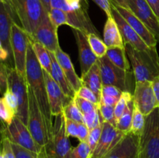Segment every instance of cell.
<instances>
[{
  "label": "cell",
  "mask_w": 159,
  "mask_h": 158,
  "mask_svg": "<svg viewBox=\"0 0 159 158\" xmlns=\"http://www.w3.org/2000/svg\"><path fill=\"white\" fill-rule=\"evenodd\" d=\"M26 79L28 86L32 89L37 99L38 106L43 116V122H44L47 133H48V140H49L53 128L52 115H51V107H50L49 101H48L43 69L36 57L30 39L28 43L27 54H26Z\"/></svg>",
  "instance_id": "6da1fadb"
},
{
  "label": "cell",
  "mask_w": 159,
  "mask_h": 158,
  "mask_svg": "<svg viewBox=\"0 0 159 158\" xmlns=\"http://www.w3.org/2000/svg\"><path fill=\"white\" fill-rule=\"evenodd\" d=\"M7 2L20 26L32 39L38 25L48 14L41 0H8Z\"/></svg>",
  "instance_id": "7a4b0ae2"
},
{
  "label": "cell",
  "mask_w": 159,
  "mask_h": 158,
  "mask_svg": "<svg viewBox=\"0 0 159 158\" xmlns=\"http://www.w3.org/2000/svg\"><path fill=\"white\" fill-rule=\"evenodd\" d=\"M125 50L136 81H152L159 75V56L156 48L141 51L125 44Z\"/></svg>",
  "instance_id": "3957f363"
},
{
  "label": "cell",
  "mask_w": 159,
  "mask_h": 158,
  "mask_svg": "<svg viewBox=\"0 0 159 158\" xmlns=\"http://www.w3.org/2000/svg\"><path fill=\"white\" fill-rule=\"evenodd\" d=\"M138 158H159V106L145 116L139 138Z\"/></svg>",
  "instance_id": "277c9868"
},
{
  "label": "cell",
  "mask_w": 159,
  "mask_h": 158,
  "mask_svg": "<svg viewBox=\"0 0 159 158\" xmlns=\"http://www.w3.org/2000/svg\"><path fill=\"white\" fill-rule=\"evenodd\" d=\"M102 85H113L122 91L134 94L135 80L133 71H125L113 64L107 56L98 59Z\"/></svg>",
  "instance_id": "5b68a950"
},
{
  "label": "cell",
  "mask_w": 159,
  "mask_h": 158,
  "mask_svg": "<svg viewBox=\"0 0 159 158\" xmlns=\"http://www.w3.org/2000/svg\"><path fill=\"white\" fill-rule=\"evenodd\" d=\"M72 149L65 128L63 112L55 116L49 140L42 148V151L51 158H66Z\"/></svg>",
  "instance_id": "8992f818"
},
{
  "label": "cell",
  "mask_w": 159,
  "mask_h": 158,
  "mask_svg": "<svg viewBox=\"0 0 159 158\" xmlns=\"http://www.w3.org/2000/svg\"><path fill=\"white\" fill-rule=\"evenodd\" d=\"M8 88L13 92L18 101L16 117L27 126L29 115V92L26 77L20 75L14 67L8 69Z\"/></svg>",
  "instance_id": "52a82bcc"
},
{
  "label": "cell",
  "mask_w": 159,
  "mask_h": 158,
  "mask_svg": "<svg viewBox=\"0 0 159 158\" xmlns=\"http://www.w3.org/2000/svg\"><path fill=\"white\" fill-rule=\"evenodd\" d=\"M1 134L6 136L11 143L21 146L37 154L41 153L43 147L36 142L28 127L16 116L14 117L9 125L5 123L2 125Z\"/></svg>",
  "instance_id": "ba28073f"
},
{
  "label": "cell",
  "mask_w": 159,
  "mask_h": 158,
  "mask_svg": "<svg viewBox=\"0 0 159 158\" xmlns=\"http://www.w3.org/2000/svg\"><path fill=\"white\" fill-rule=\"evenodd\" d=\"M30 37L24 29L16 22L11 29V48L12 52V60L14 68L17 72L26 77V54Z\"/></svg>",
  "instance_id": "9c48e42d"
},
{
  "label": "cell",
  "mask_w": 159,
  "mask_h": 158,
  "mask_svg": "<svg viewBox=\"0 0 159 158\" xmlns=\"http://www.w3.org/2000/svg\"><path fill=\"white\" fill-rule=\"evenodd\" d=\"M29 92V115L27 127L36 142L43 147L48 142V136L43 116L32 89L28 86Z\"/></svg>",
  "instance_id": "30bf717a"
},
{
  "label": "cell",
  "mask_w": 159,
  "mask_h": 158,
  "mask_svg": "<svg viewBox=\"0 0 159 158\" xmlns=\"http://www.w3.org/2000/svg\"><path fill=\"white\" fill-rule=\"evenodd\" d=\"M126 134L112 124L103 121L100 139L89 158H105Z\"/></svg>",
  "instance_id": "8fae6325"
},
{
  "label": "cell",
  "mask_w": 159,
  "mask_h": 158,
  "mask_svg": "<svg viewBox=\"0 0 159 158\" xmlns=\"http://www.w3.org/2000/svg\"><path fill=\"white\" fill-rule=\"evenodd\" d=\"M133 96L134 102L144 116L158 107L152 81H136Z\"/></svg>",
  "instance_id": "7c38bea8"
},
{
  "label": "cell",
  "mask_w": 159,
  "mask_h": 158,
  "mask_svg": "<svg viewBox=\"0 0 159 158\" xmlns=\"http://www.w3.org/2000/svg\"><path fill=\"white\" fill-rule=\"evenodd\" d=\"M30 40L41 43L47 50L54 54L60 48L57 29L51 23L48 14L38 25Z\"/></svg>",
  "instance_id": "4fadbf2b"
},
{
  "label": "cell",
  "mask_w": 159,
  "mask_h": 158,
  "mask_svg": "<svg viewBox=\"0 0 159 158\" xmlns=\"http://www.w3.org/2000/svg\"><path fill=\"white\" fill-rule=\"evenodd\" d=\"M129 9L144 23L159 43V20L146 0H127Z\"/></svg>",
  "instance_id": "5bb4252c"
},
{
  "label": "cell",
  "mask_w": 159,
  "mask_h": 158,
  "mask_svg": "<svg viewBox=\"0 0 159 158\" xmlns=\"http://www.w3.org/2000/svg\"><path fill=\"white\" fill-rule=\"evenodd\" d=\"M111 2V0H110ZM111 12L112 16L116 21L118 27H119L120 33L122 35L123 40L125 44H129L134 49L138 50L145 51L152 49L149 47L145 42L139 37L138 33L133 29V28L127 23L124 19V17L120 15L117 9H116L113 3L111 2Z\"/></svg>",
  "instance_id": "9a60e30c"
},
{
  "label": "cell",
  "mask_w": 159,
  "mask_h": 158,
  "mask_svg": "<svg viewBox=\"0 0 159 158\" xmlns=\"http://www.w3.org/2000/svg\"><path fill=\"white\" fill-rule=\"evenodd\" d=\"M43 74L45 84H46L51 115L52 116H58L63 112L64 107L71 99H69L65 95V93L62 91L61 88L54 81L49 73L43 70Z\"/></svg>",
  "instance_id": "2e32d148"
},
{
  "label": "cell",
  "mask_w": 159,
  "mask_h": 158,
  "mask_svg": "<svg viewBox=\"0 0 159 158\" xmlns=\"http://www.w3.org/2000/svg\"><path fill=\"white\" fill-rule=\"evenodd\" d=\"M112 2L113 3L116 9L120 13V15L124 17V20L133 28L134 30L139 35V37L145 42L146 44L150 48H156L158 42L155 39V36L149 30L148 28L144 25V23H143V22L141 21L130 9L121 7V6L115 4L113 2Z\"/></svg>",
  "instance_id": "e0dca14e"
},
{
  "label": "cell",
  "mask_w": 159,
  "mask_h": 158,
  "mask_svg": "<svg viewBox=\"0 0 159 158\" xmlns=\"http://www.w3.org/2000/svg\"><path fill=\"white\" fill-rule=\"evenodd\" d=\"M73 33L79 50L81 71L82 74H84L98 61V57L90 47L86 34L77 29H73Z\"/></svg>",
  "instance_id": "ac0fdd59"
},
{
  "label": "cell",
  "mask_w": 159,
  "mask_h": 158,
  "mask_svg": "<svg viewBox=\"0 0 159 158\" xmlns=\"http://www.w3.org/2000/svg\"><path fill=\"white\" fill-rule=\"evenodd\" d=\"M139 136L128 133L105 158H138Z\"/></svg>",
  "instance_id": "d6986e66"
},
{
  "label": "cell",
  "mask_w": 159,
  "mask_h": 158,
  "mask_svg": "<svg viewBox=\"0 0 159 158\" xmlns=\"http://www.w3.org/2000/svg\"><path fill=\"white\" fill-rule=\"evenodd\" d=\"M14 15L9 3L0 2V41L5 49L9 52L11 58H12V52L11 48V29L14 23Z\"/></svg>",
  "instance_id": "ffe728a7"
},
{
  "label": "cell",
  "mask_w": 159,
  "mask_h": 158,
  "mask_svg": "<svg viewBox=\"0 0 159 158\" xmlns=\"http://www.w3.org/2000/svg\"><path fill=\"white\" fill-rule=\"evenodd\" d=\"M68 16V26L73 29L82 31L85 34L94 33L99 36V31L92 23L87 12V7L78 10H71L66 12Z\"/></svg>",
  "instance_id": "44dd1931"
},
{
  "label": "cell",
  "mask_w": 159,
  "mask_h": 158,
  "mask_svg": "<svg viewBox=\"0 0 159 158\" xmlns=\"http://www.w3.org/2000/svg\"><path fill=\"white\" fill-rule=\"evenodd\" d=\"M54 55H55L56 59L61 68L67 80L68 81L71 88L76 92L82 86V84L81 77H79V75L76 74L75 71L74 66H73L69 55L65 51L62 50L61 47L58 48V50L54 53Z\"/></svg>",
  "instance_id": "7402d4cb"
},
{
  "label": "cell",
  "mask_w": 159,
  "mask_h": 158,
  "mask_svg": "<svg viewBox=\"0 0 159 158\" xmlns=\"http://www.w3.org/2000/svg\"><path fill=\"white\" fill-rule=\"evenodd\" d=\"M103 41L107 47H119L125 49L119 27L113 16L107 17L103 29Z\"/></svg>",
  "instance_id": "603a6c76"
},
{
  "label": "cell",
  "mask_w": 159,
  "mask_h": 158,
  "mask_svg": "<svg viewBox=\"0 0 159 158\" xmlns=\"http://www.w3.org/2000/svg\"><path fill=\"white\" fill-rule=\"evenodd\" d=\"M82 85H85L87 88L95 93L96 96L101 100L102 89V81L101 77L100 68L98 61L87 71L85 74L81 76Z\"/></svg>",
  "instance_id": "cb8c5ba5"
},
{
  "label": "cell",
  "mask_w": 159,
  "mask_h": 158,
  "mask_svg": "<svg viewBox=\"0 0 159 158\" xmlns=\"http://www.w3.org/2000/svg\"><path fill=\"white\" fill-rule=\"evenodd\" d=\"M50 53H51V60H52V62H51V71L50 74L54 80V81L60 86V88H61L62 91L65 93V95L69 98V99H73L75 95V91L71 88L69 82L67 80L61 68L57 59H56L54 54L51 52Z\"/></svg>",
  "instance_id": "d4e9b609"
},
{
  "label": "cell",
  "mask_w": 159,
  "mask_h": 158,
  "mask_svg": "<svg viewBox=\"0 0 159 158\" xmlns=\"http://www.w3.org/2000/svg\"><path fill=\"white\" fill-rule=\"evenodd\" d=\"M107 58L114 65L125 71H130V66L129 59H127L125 49L119 47H110L107 50Z\"/></svg>",
  "instance_id": "484cf974"
},
{
  "label": "cell",
  "mask_w": 159,
  "mask_h": 158,
  "mask_svg": "<svg viewBox=\"0 0 159 158\" xmlns=\"http://www.w3.org/2000/svg\"><path fill=\"white\" fill-rule=\"evenodd\" d=\"M31 43H32L33 49L35 53L36 57H37L42 69L50 74L51 71V62H52L51 53L41 43L37 41H31Z\"/></svg>",
  "instance_id": "4316f807"
},
{
  "label": "cell",
  "mask_w": 159,
  "mask_h": 158,
  "mask_svg": "<svg viewBox=\"0 0 159 158\" xmlns=\"http://www.w3.org/2000/svg\"><path fill=\"white\" fill-rule=\"evenodd\" d=\"M134 108V102L133 99V100L129 102L122 116L116 122V128L123 133H130V128H131L132 119H133Z\"/></svg>",
  "instance_id": "83f0119b"
},
{
  "label": "cell",
  "mask_w": 159,
  "mask_h": 158,
  "mask_svg": "<svg viewBox=\"0 0 159 158\" xmlns=\"http://www.w3.org/2000/svg\"><path fill=\"white\" fill-rule=\"evenodd\" d=\"M63 114L66 119H71L76 122H84L83 114L78 106L75 97L71 99L63 108Z\"/></svg>",
  "instance_id": "f1b7e54d"
},
{
  "label": "cell",
  "mask_w": 159,
  "mask_h": 158,
  "mask_svg": "<svg viewBox=\"0 0 159 158\" xmlns=\"http://www.w3.org/2000/svg\"><path fill=\"white\" fill-rule=\"evenodd\" d=\"M86 36L89 43L90 45V47L93 50L95 55L98 57V59L105 57L108 47L105 44L103 40H101L99 36L96 35L94 33H89L86 34Z\"/></svg>",
  "instance_id": "f546056e"
},
{
  "label": "cell",
  "mask_w": 159,
  "mask_h": 158,
  "mask_svg": "<svg viewBox=\"0 0 159 158\" xmlns=\"http://www.w3.org/2000/svg\"><path fill=\"white\" fill-rule=\"evenodd\" d=\"M144 124H145V116L142 114V112L140 111L138 106L134 104L133 119H132L131 128H130V133L140 137L141 135L142 134L143 130H144Z\"/></svg>",
  "instance_id": "4dcf8cb0"
},
{
  "label": "cell",
  "mask_w": 159,
  "mask_h": 158,
  "mask_svg": "<svg viewBox=\"0 0 159 158\" xmlns=\"http://www.w3.org/2000/svg\"><path fill=\"white\" fill-rule=\"evenodd\" d=\"M133 99L134 96L131 92H129V91H123L119 101L117 102L116 105H115L114 114L116 122L120 118V116H122V114L124 113L125 108H127L129 102L131 100H133Z\"/></svg>",
  "instance_id": "1f68e13d"
},
{
  "label": "cell",
  "mask_w": 159,
  "mask_h": 158,
  "mask_svg": "<svg viewBox=\"0 0 159 158\" xmlns=\"http://www.w3.org/2000/svg\"><path fill=\"white\" fill-rule=\"evenodd\" d=\"M50 20L51 23L55 26L57 29H58L59 26H63V25H68V16L67 13L65 11L58 9H51L50 12H48Z\"/></svg>",
  "instance_id": "d6a6232c"
},
{
  "label": "cell",
  "mask_w": 159,
  "mask_h": 158,
  "mask_svg": "<svg viewBox=\"0 0 159 158\" xmlns=\"http://www.w3.org/2000/svg\"><path fill=\"white\" fill-rule=\"evenodd\" d=\"M16 116V112L6 102L3 96L0 97V119L3 123L9 125Z\"/></svg>",
  "instance_id": "836d02e7"
},
{
  "label": "cell",
  "mask_w": 159,
  "mask_h": 158,
  "mask_svg": "<svg viewBox=\"0 0 159 158\" xmlns=\"http://www.w3.org/2000/svg\"><path fill=\"white\" fill-rule=\"evenodd\" d=\"M91 150L87 142H79L75 147L72 148L66 158H89Z\"/></svg>",
  "instance_id": "e575fe53"
},
{
  "label": "cell",
  "mask_w": 159,
  "mask_h": 158,
  "mask_svg": "<svg viewBox=\"0 0 159 158\" xmlns=\"http://www.w3.org/2000/svg\"><path fill=\"white\" fill-rule=\"evenodd\" d=\"M114 108L115 106L105 105V104L102 103V102H100L99 105V111L102 120L104 122H109V123L112 124L115 127H116V119H115Z\"/></svg>",
  "instance_id": "d590c367"
},
{
  "label": "cell",
  "mask_w": 159,
  "mask_h": 158,
  "mask_svg": "<svg viewBox=\"0 0 159 158\" xmlns=\"http://www.w3.org/2000/svg\"><path fill=\"white\" fill-rule=\"evenodd\" d=\"M102 122L101 124H99V125H97L96 127L93 128V129L89 130L88 139H87V143H88L89 146L90 150H91V153L94 151L96 146H97L98 142H99V139H100L101 133H102Z\"/></svg>",
  "instance_id": "8d00e7d4"
},
{
  "label": "cell",
  "mask_w": 159,
  "mask_h": 158,
  "mask_svg": "<svg viewBox=\"0 0 159 158\" xmlns=\"http://www.w3.org/2000/svg\"><path fill=\"white\" fill-rule=\"evenodd\" d=\"M75 96L82 98V99H85L87 101H89L95 105H99L100 103V100L99 99V98L95 94V93L92 90H90L85 85H82L80 88L76 91Z\"/></svg>",
  "instance_id": "74e56055"
},
{
  "label": "cell",
  "mask_w": 159,
  "mask_h": 158,
  "mask_svg": "<svg viewBox=\"0 0 159 158\" xmlns=\"http://www.w3.org/2000/svg\"><path fill=\"white\" fill-rule=\"evenodd\" d=\"M12 151L16 158H39V154L34 153L20 145L11 143Z\"/></svg>",
  "instance_id": "f35d334b"
},
{
  "label": "cell",
  "mask_w": 159,
  "mask_h": 158,
  "mask_svg": "<svg viewBox=\"0 0 159 158\" xmlns=\"http://www.w3.org/2000/svg\"><path fill=\"white\" fill-rule=\"evenodd\" d=\"M8 64L0 61V95H3L8 88Z\"/></svg>",
  "instance_id": "ab89813d"
},
{
  "label": "cell",
  "mask_w": 159,
  "mask_h": 158,
  "mask_svg": "<svg viewBox=\"0 0 159 158\" xmlns=\"http://www.w3.org/2000/svg\"><path fill=\"white\" fill-rule=\"evenodd\" d=\"M75 99L76 102H77L78 106L79 107L81 112H82L83 115L88 114V113L92 112L93 111H96V110H97L99 108V105H95V104L89 102V101H87L80 97H77L75 95Z\"/></svg>",
  "instance_id": "60d3db41"
},
{
  "label": "cell",
  "mask_w": 159,
  "mask_h": 158,
  "mask_svg": "<svg viewBox=\"0 0 159 158\" xmlns=\"http://www.w3.org/2000/svg\"><path fill=\"white\" fill-rule=\"evenodd\" d=\"M2 96L5 99V100H6V102H7L8 105L15 112L16 116L17 110H18V101H17L16 97L13 94V92L9 88H7Z\"/></svg>",
  "instance_id": "b9f144b4"
},
{
  "label": "cell",
  "mask_w": 159,
  "mask_h": 158,
  "mask_svg": "<svg viewBox=\"0 0 159 158\" xmlns=\"http://www.w3.org/2000/svg\"><path fill=\"white\" fill-rule=\"evenodd\" d=\"M65 128H66L67 134L68 136H72V137L78 138V133H79V126L78 124L79 122H76L71 119H66L65 117Z\"/></svg>",
  "instance_id": "7bdbcfd3"
},
{
  "label": "cell",
  "mask_w": 159,
  "mask_h": 158,
  "mask_svg": "<svg viewBox=\"0 0 159 158\" xmlns=\"http://www.w3.org/2000/svg\"><path fill=\"white\" fill-rule=\"evenodd\" d=\"M2 135V150L3 154H4V158H16L14 155L13 151H12V146H11V142L6 136Z\"/></svg>",
  "instance_id": "ee69618b"
},
{
  "label": "cell",
  "mask_w": 159,
  "mask_h": 158,
  "mask_svg": "<svg viewBox=\"0 0 159 158\" xmlns=\"http://www.w3.org/2000/svg\"><path fill=\"white\" fill-rule=\"evenodd\" d=\"M122 92V91H120L119 88L113 86V85H102V95H108L113 96V97L120 98Z\"/></svg>",
  "instance_id": "f6af8a7d"
},
{
  "label": "cell",
  "mask_w": 159,
  "mask_h": 158,
  "mask_svg": "<svg viewBox=\"0 0 159 158\" xmlns=\"http://www.w3.org/2000/svg\"><path fill=\"white\" fill-rule=\"evenodd\" d=\"M79 126V133H78V138L79 142H87L88 139L89 129L84 122H80L78 124Z\"/></svg>",
  "instance_id": "bcb514c9"
},
{
  "label": "cell",
  "mask_w": 159,
  "mask_h": 158,
  "mask_svg": "<svg viewBox=\"0 0 159 158\" xmlns=\"http://www.w3.org/2000/svg\"><path fill=\"white\" fill-rule=\"evenodd\" d=\"M102 11L107 14V17L112 16L111 2L110 0H93Z\"/></svg>",
  "instance_id": "7dc6e473"
},
{
  "label": "cell",
  "mask_w": 159,
  "mask_h": 158,
  "mask_svg": "<svg viewBox=\"0 0 159 158\" xmlns=\"http://www.w3.org/2000/svg\"><path fill=\"white\" fill-rule=\"evenodd\" d=\"M71 10H78L83 7H88L87 0H65Z\"/></svg>",
  "instance_id": "c3c4849f"
},
{
  "label": "cell",
  "mask_w": 159,
  "mask_h": 158,
  "mask_svg": "<svg viewBox=\"0 0 159 158\" xmlns=\"http://www.w3.org/2000/svg\"><path fill=\"white\" fill-rule=\"evenodd\" d=\"M51 9L54 8V9H61L65 12L71 11L65 0H51Z\"/></svg>",
  "instance_id": "681fc988"
},
{
  "label": "cell",
  "mask_w": 159,
  "mask_h": 158,
  "mask_svg": "<svg viewBox=\"0 0 159 158\" xmlns=\"http://www.w3.org/2000/svg\"><path fill=\"white\" fill-rule=\"evenodd\" d=\"M120 98L113 97V96L108 95H102L101 96L100 102L105 104L107 105H111V106H115L119 101Z\"/></svg>",
  "instance_id": "f907efd6"
},
{
  "label": "cell",
  "mask_w": 159,
  "mask_h": 158,
  "mask_svg": "<svg viewBox=\"0 0 159 158\" xmlns=\"http://www.w3.org/2000/svg\"><path fill=\"white\" fill-rule=\"evenodd\" d=\"M146 2L159 20V0H146Z\"/></svg>",
  "instance_id": "816d5d0a"
},
{
  "label": "cell",
  "mask_w": 159,
  "mask_h": 158,
  "mask_svg": "<svg viewBox=\"0 0 159 158\" xmlns=\"http://www.w3.org/2000/svg\"><path fill=\"white\" fill-rule=\"evenodd\" d=\"M152 83L154 92H155V98H156L157 103H158V106H159V75L152 81Z\"/></svg>",
  "instance_id": "f5cc1de1"
},
{
  "label": "cell",
  "mask_w": 159,
  "mask_h": 158,
  "mask_svg": "<svg viewBox=\"0 0 159 158\" xmlns=\"http://www.w3.org/2000/svg\"><path fill=\"white\" fill-rule=\"evenodd\" d=\"M112 2L115 3V4L118 5V6H121V7H124L125 9H129L128 3H127V0H111Z\"/></svg>",
  "instance_id": "db71d44e"
},
{
  "label": "cell",
  "mask_w": 159,
  "mask_h": 158,
  "mask_svg": "<svg viewBox=\"0 0 159 158\" xmlns=\"http://www.w3.org/2000/svg\"><path fill=\"white\" fill-rule=\"evenodd\" d=\"M42 3L43 4L44 7L46 8V9L48 10V12H49L50 10H51V0H41Z\"/></svg>",
  "instance_id": "11a10c76"
},
{
  "label": "cell",
  "mask_w": 159,
  "mask_h": 158,
  "mask_svg": "<svg viewBox=\"0 0 159 158\" xmlns=\"http://www.w3.org/2000/svg\"><path fill=\"white\" fill-rule=\"evenodd\" d=\"M39 158H51V157H49V156H47V155L41 150V153L39 154Z\"/></svg>",
  "instance_id": "9f6ffc18"
},
{
  "label": "cell",
  "mask_w": 159,
  "mask_h": 158,
  "mask_svg": "<svg viewBox=\"0 0 159 158\" xmlns=\"http://www.w3.org/2000/svg\"><path fill=\"white\" fill-rule=\"evenodd\" d=\"M4 0H0V2H4Z\"/></svg>",
  "instance_id": "6f0895ef"
},
{
  "label": "cell",
  "mask_w": 159,
  "mask_h": 158,
  "mask_svg": "<svg viewBox=\"0 0 159 158\" xmlns=\"http://www.w3.org/2000/svg\"><path fill=\"white\" fill-rule=\"evenodd\" d=\"M4 1H5V2H8V0H4Z\"/></svg>",
  "instance_id": "680465c9"
}]
</instances>
